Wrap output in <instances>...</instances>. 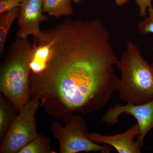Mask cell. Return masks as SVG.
<instances>
[{
	"label": "cell",
	"instance_id": "obj_1",
	"mask_svg": "<svg viewBox=\"0 0 153 153\" xmlns=\"http://www.w3.org/2000/svg\"><path fill=\"white\" fill-rule=\"evenodd\" d=\"M46 44L44 68L30 75V96L53 117L64 120L101 108L117 89L118 61L109 32L98 18L66 19L41 31Z\"/></svg>",
	"mask_w": 153,
	"mask_h": 153
},
{
	"label": "cell",
	"instance_id": "obj_2",
	"mask_svg": "<svg viewBox=\"0 0 153 153\" xmlns=\"http://www.w3.org/2000/svg\"><path fill=\"white\" fill-rule=\"evenodd\" d=\"M117 66L120 71L117 90L121 100L140 105L153 99V63L144 60L133 41L127 42Z\"/></svg>",
	"mask_w": 153,
	"mask_h": 153
},
{
	"label": "cell",
	"instance_id": "obj_3",
	"mask_svg": "<svg viewBox=\"0 0 153 153\" xmlns=\"http://www.w3.org/2000/svg\"><path fill=\"white\" fill-rule=\"evenodd\" d=\"M33 43L17 38L9 50L0 72V90L19 112L30 100L28 54Z\"/></svg>",
	"mask_w": 153,
	"mask_h": 153
},
{
	"label": "cell",
	"instance_id": "obj_4",
	"mask_svg": "<svg viewBox=\"0 0 153 153\" xmlns=\"http://www.w3.org/2000/svg\"><path fill=\"white\" fill-rule=\"evenodd\" d=\"M65 126L58 122H54L50 130L59 143L60 153L81 152H100L109 153L112 148L108 145L97 144L86 136L88 126L81 116L74 114L64 120Z\"/></svg>",
	"mask_w": 153,
	"mask_h": 153
},
{
	"label": "cell",
	"instance_id": "obj_5",
	"mask_svg": "<svg viewBox=\"0 0 153 153\" xmlns=\"http://www.w3.org/2000/svg\"><path fill=\"white\" fill-rule=\"evenodd\" d=\"M40 104L38 97H32L19 111L1 141L0 153H18L37 137L35 114Z\"/></svg>",
	"mask_w": 153,
	"mask_h": 153
},
{
	"label": "cell",
	"instance_id": "obj_6",
	"mask_svg": "<svg viewBox=\"0 0 153 153\" xmlns=\"http://www.w3.org/2000/svg\"><path fill=\"white\" fill-rule=\"evenodd\" d=\"M123 114L131 116L136 120L140 129L137 141L141 146H143L146 136L153 129V99L142 104L115 105L107 110L102 117L101 122L107 125H114L119 123V117Z\"/></svg>",
	"mask_w": 153,
	"mask_h": 153
},
{
	"label": "cell",
	"instance_id": "obj_7",
	"mask_svg": "<svg viewBox=\"0 0 153 153\" xmlns=\"http://www.w3.org/2000/svg\"><path fill=\"white\" fill-rule=\"evenodd\" d=\"M43 13V0H24L18 18L19 30L16 34L17 38L26 39L30 36H40L41 23L48 20Z\"/></svg>",
	"mask_w": 153,
	"mask_h": 153
},
{
	"label": "cell",
	"instance_id": "obj_8",
	"mask_svg": "<svg viewBox=\"0 0 153 153\" xmlns=\"http://www.w3.org/2000/svg\"><path fill=\"white\" fill-rule=\"evenodd\" d=\"M139 134V127L137 123L124 132L114 135H104L94 132H87L85 135L93 142L108 145L119 153H141L142 147L137 141H134L135 137Z\"/></svg>",
	"mask_w": 153,
	"mask_h": 153
},
{
	"label": "cell",
	"instance_id": "obj_9",
	"mask_svg": "<svg viewBox=\"0 0 153 153\" xmlns=\"http://www.w3.org/2000/svg\"><path fill=\"white\" fill-rule=\"evenodd\" d=\"M17 110L3 94L0 95V141L4 137L11 124L17 115Z\"/></svg>",
	"mask_w": 153,
	"mask_h": 153
},
{
	"label": "cell",
	"instance_id": "obj_10",
	"mask_svg": "<svg viewBox=\"0 0 153 153\" xmlns=\"http://www.w3.org/2000/svg\"><path fill=\"white\" fill-rule=\"evenodd\" d=\"M72 0H43V13H47L51 16L60 18L68 16L74 14Z\"/></svg>",
	"mask_w": 153,
	"mask_h": 153
},
{
	"label": "cell",
	"instance_id": "obj_11",
	"mask_svg": "<svg viewBox=\"0 0 153 153\" xmlns=\"http://www.w3.org/2000/svg\"><path fill=\"white\" fill-rule=\"evenodd\" d=\"M20 7L5 12L0 15V53L2 55L4 52L7 36L15 20L19 17Z\"/></svg>",
	"mask_w": 153,
	"mask_h": 153
},
{
	"label": "cell",
	"instance_id": "obj_12",
	"mask_svg": "<svg viewBox=\"0 0 153 153\" xmlns=\"http://www.w3.org/2000/svg\"><path fill=\"white\" fill-rule=\"evenodd\" d=\"M51 148L50 139L38 134L34 140L21 149L18 153H54Z\"/></svg>",
	"mask_w": 153,
	"mask_h": 153
},
{
	"label": "cell",
	"instance_id": "obj_13",
	"mask_svg": "<svg viewBox=\"0 0 153 153\" xmlns=\"http://www.w3.org/2000/svg\"><path fill=\"white\" fill-rule=\"evenodd\" d=\"M139 33L141 36L153 34V7L152 6L149 9L146 16L138 23Z\"/></svg>",
	"mask_w": 153,
	"mask_h": 153
},
{
	"label": "cell",
	"instance_id": "obj_14",
	"mask_svg": "<svg viewBox=\"0 0 153 153\" xmlns=\"http://www.w3.org/2000/svg\"><path fill=\"white\" fill-rule=\"evenodd\" d=\"M24 0H0V14L20 7Z\"/></svg>",
	"mask_w": 153,
	"mask_h": 153
},
{
	"label": "cell",
	"instance_id": "obj_15",
	"mask_svg": "<svg viewBox=\"0 0 153 153\" xmlns=\"http://www.w3.org/2000/svg\"><path fill=\"white\" fill-rule=\"evenodd\" d=\"M139 12V16L145 18L148 15L149 9L152 7V0H134Z\"/></svg>",
	"mask_w": 153,
	"mask_h": 153
},
{
	"label": "cell",
	"instance_id": "obj_16",
	"mask_svg": "<svg viewBox=\"0 0 153 153\" xmlns=\"http://www.w3.org/2000/svg\"><path fill=\"white\" fill-rule=\"evenodd\" d=\"M131 0H114L115 2L118 6H122L126 4Z\"/></svg>",
	"mask_w": 153,
	"mask_h": 153
},
{
	"label": "cell",
	"instance_id": "obj_17",
	"mask_svg": "<svg viewBox=\"0 0 153 153\" xmlns=\"http://www.w3.org/2000/svg\"><path fill=\"white\" fill-rule=\"evenodd\" d=\"M83 1V0H72L73 2L75 3V4H78L80 2L82 1Z\"/></svg>",
	"mask_w": 153,
	"mask_h": 153
}]
</instances>
